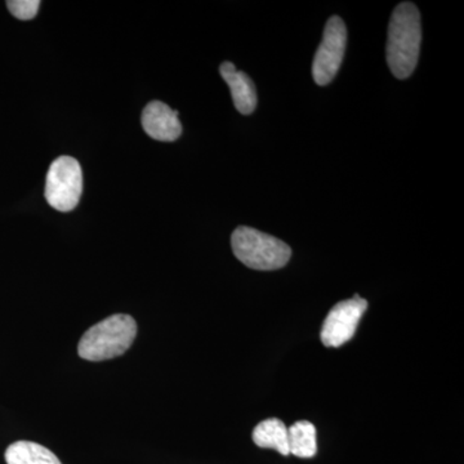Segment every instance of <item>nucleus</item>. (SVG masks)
I'll list each match as a JSON object with an SVG mask.
<instances>
[{"instance_id":"9d476101","label":"nucleus","mask_w":464,"mask_h":464,"mask_svg":"<svg viewBox=\"0 0 464 464\" xmlns=\"http://www.w3.org/2000/svg\"><path fill=\"white\" fill-rule=\"evenodd\" d=\"M7 464H63L50 449L33 441L9 445L5 454Z\"/></svg>"},{"instance_id":"20e7f679","label":"nucleus","mask_w":464,"mask_h":464,"mask_svg":"<svg viewBox=\"0 0 464 464\" xmlns=\"http://www.w3.org/2000/svg\"><path fill=\"white\" fill-rule=\"evenodd\" d=\"M83 192L81 164L72 157L57 158L48 169L45 199L58 212H72L78 207Z\"/></svg>"},{"instance_id":"f257e3e1","label":"nucleus","mask_w":464,"mask_h":464,"mask_svg":"<svg viewBox=\"0 0 464 464\" xmlns=\"http://www.w3.org/2000/svg\"><path fill=\"white\" fill-rule=\"evenodd\" d=\"M422 42L420 14L413 3H400L393 11L387 41V63L392 74L406 79L413 74Z\"/></svg>"},{"instance_id":"423d86ee","label":"nucleus","mask_w":464,"mask_h":464,"mask_svg":"<svg viewBox=\"0 0 464 464\" xmlns=\"http://www.w3.org/2000/svg\"><path fill=\"white\" fill-rule=\"evenodd\" d=\"M368 308V302L355 295L332 308L323 324L322 342L326 347H341L355 335L360 319Z\"/></svg>"},{"instance_id":"0eeeda50","label":"nucleus","mask_w":464,"mask_h":464,"mask_svg":"<svg viewBox=\"0 0 464 464\" xmlns=\"http://www.w3.org/2000/svg\"><path fill=\"white\" fill-rule=\"evenodd\" d=\"M142 127L148 136L161 142H173L182 134L179 111L160 101H152L142 112Z\"/></svg>"},{"instance_id":"39448f33","label":"nucleus","mask_w":464,"mask_h":464,"mask_svg":"<svg viewBox=\"0 0 464 464\" xmlns=\"http://www.w3.org/2000/svg\"><path fill=\"white\" fill-rule=\"evenodd\" d=\"M347 44V29L342 18L333 16L326 23L322 44L313 63L314 79L319 85L331 83L343 61Z\"/></svg>"},{"instance_id":"7ed1b4c3","label":"nucleus","mask_w":464,"mask_h":464,"mask_svg":"<svg viewBox=\"0 0 464 464\" xmlns=\"http://www.w3.org/2000/svg\"><path fill=\"white\" fill-rule=\"evenodd\" d=\"M231 246L235 257L253 270H279L292 256L288 244L246 226L232 232Z\"/></svg>"},{"instance_id":"9b49d317","label":"nucleus","mask_w":464,"mask_h":464,"mask_svg":"<svg viewBox=\"0 0 464 464\" xmlns=\"http://www.w3.org/2000/svg\"><path fill=\"white\" fill-rule=\"evenodd\" d=\"M289 453L298 458L316 456V429L308 420H299L288 429Z\"/></svg>"},{"instance_id":"f03ea898","label":"nucleus","mask_w":464,"mask_h":464,"mask_svg":"<svg viewBox=\"0 0 464 464\" xmlns=\"http://www.w3.org/2000/svg\"><path fill=\"white\" fill-rule=\"evenodd\" d=\"M137 323L132 316L116 314L97 323L84 333L78 353L88 362H105L121 356L137 337Z\"/></svg>"},{"instance_id":"1a4fd4ad","label":"nucleus","mask_w":464,"mask_h":464,"mask_svg":"<svg viewBox=\"0 0 464 464\" xmlns=\"http://www.w3.org/2000/svg\"><path fill=\"white\" fill-rule=\"evenodd\" d=\"M252 438L259 448L274 449L285 457L290 454L288 427L277 418H270L259 423Z\"/></svg>"},{"instance_id":"f8f14e48","label":"nucleus","mask_w":464,"mask_h":464,"mask_svg":"<svg viewBox=\"0 0 464 464\" xmlns=\"http://www.w3.org/2000/svg\"><path fill=\"white\" fill-rule=\"evenodd\" d=\"M7 7L18 20L29 21L38 14L41 2L39 0H9Z\"/></svg>"},{"instance_id":"6e6552de","label":"nucleus","mask_w":464,"mask_h":464,"mask_svg":"<svg viewBox=\"0 0 464 464\" xmlns=\"http://www.w3.org/2000/svg\"><path fill=\"white\" fill-rule=\"evenodd\" d=\"M219 72L231 91L235 108L244 115L252 114L257 108V92L255 83L246 72H237L234 63H226L219 66Z\"/></svg>"}]
</instances>
